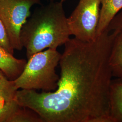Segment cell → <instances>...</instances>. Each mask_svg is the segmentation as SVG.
Here are the masks:
<instances>
[{
	"mask_svg": "<svg viewBox=\"0 0 122 122\" xmlns=\"http://www.w3.org/2000/svg\"><path fill=\"white\" fill-rule=\"evenodd\" d=\"M122 30V20L114 18L94 41L70 39L59 61L56 90H17L14 100L35 111L44 122H113L110 115L113 75L109 57Z\"/></svg>",
	"mask_w": 122,
	"mask_h": 122,
	"instance_id": "1",
	"label": "cell"
},
{
	"mask_svg": "<svg viewBox=\"0 0 122 122\" xmlns=\"http://www.w3.org/2000/svg\"><path fill=\"white\" fill-rule=\"evenodd\" d=\"M63 3L51 1L36 9L20 31V40L29 59L46 48L57 49L70 39Z\"/></svg>",
	"mask_w": 122,
	"mask_h": 122,
	"instance_id": "2",
	"label": "cell"
},
{
	"mask_svg": "<svg viewBox=\"0 0 122 122\" xmlns=\"http://www.w3.org/2000/svg\"><path fill=\"white\" fill-rule=\"evenodd\" d=\"M61 55L57 49L52 48L33 55L28 59L22 73L13 80L15 88L46 92L56 90L59 79L56 68Z\"/></svg>",
	"mask_w": 122,
	"mask_h": 122,
	"instance_id": "3",
	"label": "cell"
},
{
	"mask_svg": "<svg viewBox=\"0 0 122 122\" xmlns=\"http://www.w3.org/2000/svg\"><path fill=\"white\" fill-rule=\"evenodd\" d=\"M100 0H79L67 23L70 35L83 42L94 41L97 37L100 20Z\"/></svg>",
	"mask_w": 122,
	"mask_h": 122,
	"instance_id": "4",
	"label": "cell"
},
{
	"mask_svg": "<svg viewBox=\"0 0 122 122\" xmlns=\"http://www.w3.org/2000/svg\"><path fill=\"white\" fill-rule=\"evenodd\" d=\"M41 0H0V19L14 50L23 48L20 40L22 27L30 16V9Z\"/></svg>",
	"mask_w": 122,
	"mask_h": 122,
	"instance_id": "5",
	"label": "cell"
},
{
	"mask_svg": "<svg viewBox=\"0 0 122 122\" xmlns=\"http://www.w3.org/2000/svg\"><path fill=\"white\" fill-rule=\"evenodd\" d=\"M23 59H18L0 46V70L7 79L13 81L22 73L27 63Z\"/></svg>",
	"mask_w": 122,
	"mask_h": 122,
	"instance_id": "6",
	"label": "cell"
},
{
	"mask_svg": "<svg viewBox=\"0 0 122 122\" xmlns=\"http://www.w3.org/2000/svg\"><path fill=\"white\" fill-rule=\"evenodd\" d=\"M100 20L97 36L105 30L114 17L122 10V0H100Z\"/></svg>",
	"mask_w": 122,
	"mask_h": 122,
	"instance_id": "7",
	"label": "cell"
},
{
	"mask_svg": "<svg viewBox=\"0 0 122 122\" xmlns=\"http://www.w3.org/2000/svg\"><path fill=\"white\" fill-rule=\"evenodd\" d=\"M110 115L113 122H122V80L112 81L109 96Z\"/></svg>",
	"mask_w": 122,
	"mask_h": 122,
	"instance_id": "8",
	"label": "cell"
},
{
	"mask_svg": "<svg viewBox=\"0 0 122 122\" xmlns=\"http://www.w3.org/2000/svg\"><path fill=\"white\" fill-rule=\"evenodd\" d=\"M113 76L122 80V30L113 41L109 57Z\"/></svg>",
	"mask_w": 122,
	"mask_h": 122,
	"instance_id": "9",
	"label": "cell"
},
{
	"mask_svg": "<svg viewBox=\"0 0 122 122\" xmlns=\"http://www.w3.org/2000/svg\"><path fill=\"white\" fill-rule=\"evenodd\" d=\"M10 122H44V121L32 109L20 105L10 118Z\"/></svg>",
	"mask_w": 122,
	"mask_h": 122,
	"instance_id": "10",
	"label": "cell"
},
{
	"mask_svg": "<svg viewBox=\"0 0 122 122\" xmlns=\"http://www.w3.org/2000/svg\"><path fill=\"white\" fill-rule=\"evenodd\" d=\"M20 106V105L14 99L0 102V122H10Z\"/></svg>",
	"mask_w": 122,
	"mask_h": 122,
	"instance_id": "11",
	"label": "cell"
},
{
	"mask_svg": "<svg viewBox=\"0 0 122 122\" xmlns=\"http://www.w3.org/2000/svg\"><path fill=\"white\" fill-rule=\"evenodd\" d=\"M17 90L13 81L8 79L0 82V102L7 101L14 99Z\"/></svg>",
	"mask_w": 122,
	"mask_h": 122,
	"instance_id": "12",
	"label": "cell"
},
{
	"mask_svg": "<svg viewBox=\"0 0 122 122\" xmlns=\"http://www.w3.org/2000/svg\"><path fill=\"white\" fill-rule=\"evenodd\" d=\"M0 46L9 53L14 54L12 48L4 25L0 19Z\"/></svg>",
	"mask_w": 122,
	"mask_h": 122,
	"instance_id": "13",
	"label": "cell"
},
{
	"mask_svg": "<svg viewBox=\"0 0 122 122\" xmlns=\"http://www.w3.org/2000/svg\"><path fill=\"white\" fill-rule=\"evenodd\" d=\"M8 79L6 77V76L5 75L3 72L0 70V82L4 81H5L7 80Z\"/></svg>",
	"mask_w": 122,
	"mask_h": 122,
	"instance_id": "14",
	"label": "cell"
},
{
	"mask_svg": "<svg viewBox=\"0 0 122 122\" xmlns=\"http://www.w3.org/2000/svg\"><path fill=\"white\" fill-rule=\"evenodd\" d=\"M66 0H60V1L61 2H62V3H63L64 2H65Z\"/></svg>",
	"mask_w": 122,
	"mask_h": 122,
	"instance_id": "15",
	"label": "cell"
}]
</instances>
